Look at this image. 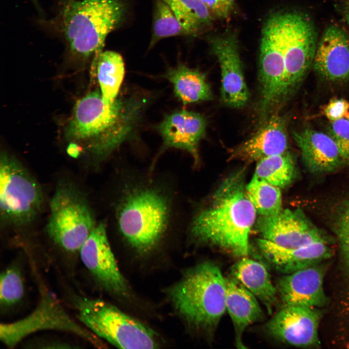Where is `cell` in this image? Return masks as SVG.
Segmentation results:
<instances>
[{
  "instance_id": "16",
  "label": "cell",
  "mask_w": 349,
  "mask_h": 349,
  "mask_svg": "<svg viewBox=\"0 0 349 349\" xmlns=\"http://www.w3.org/2000/svg\"><path fill=\"white\" fill-rule=\"evenodd\" d=\"M324 262L285 274L276 287L284 306H300L319 308L327 299L323 287L327 267Z\"/></svg>"
},
{
  "instance_id": "14",
  "label": "cell",
  "mask_w": 349,
  "mask_h": 349,
  "mask_svg": "<svg viewBox=\"0 0 349 349\" xmlns=\"http://www.w3.org/2000/svg\"><path fill=\"white\" fill-rule=\"evenodd\" d=\"M322 317L317 307L284 306L266 325L272 337L299 348H315L320 345L318 327Z\"/></svg>"
},
{
  "instance_id": "17",
  "label": "cell",
  "mask_w": 349,
  "mask_h": 349,
  "mask_svg": "<svg viewBox=\"0 0 349 349\" xmlns=\"http://www.w3.org/2000/svg\"><path fill=\"white\" fill-rule=\"evenodd\" d=\"M206 126L200 113L182 109L166 115L157 129L162 138L163 149L186 151L197 163L199 144L205 135Z\"/></svg>"
},
{
  "instance_id": "25",
  "label": "cell",
  "mask_w": 349,
  "mask_h": 349,
  "mask_svg": "<svg viewBox=\"0 0 349 349\" xmlns=\"http://www.w3.org/2000/svg\"><path fill=\"white\" fill-rule=\"evenodd\" d=\"M91 71L96 78L104 101L107 104L114 101L125 75V64L121 55L113 51H101L93 59Z\"/></svg>"
},
{
  "instance_id": "23",
  "label": "cell",
  "mask_w": 349,
  "mask_h": 349,
  "mask_svg": "<svg viewBox=\"0 0 349 349\" xmlns=\"http://www.w3.org/2000/svg\"><path fill=\"white\" fill-rule=\"evenodd\" d=\"M231 272L232 276L260 300L271 313L277 301L278 293L264 265L244 256L233 266Z\"/></svg>"
},
{
  "instance_id": "2",
  "label": "cell",
  "mask_w": 349,
  "mask_h": 349,
  "mask_svg": "<svg viewBox=\"0 0 349 349\" xmlns=\"http://www.w3.org/2000/svg\"><path fill=\"white\" fill-rule=\"evenodd\" d=\"M256 210L247 194L242 172L226 178L210 203L194 216L190 235L196 241L215 246L238 257L246 256Z\"/></svg>"
},
{
  "instance_id": "24",
  "label": "cell",
  "mask_w": 349,
  "mask_h": 349,
  "mask_svg": "<svg viewBox=\"0 0 349 349\" xmlns=\"http://www.w3.org/2000/svg\"><path fill=\"white\" fill-rule=\"evenodd\" d=\"M164 77L172 83L175 96L184 105L212 98L205 75L198 69L179 64L168 69Z\"/></svg>"
},
{
  "instance_id": "27",
  "label": "cell",
  "mask_w": 349,
  "mask_h": 349,
  "mask_svg": "<svg viewBox=\"0 0 349 349\" xmlns=\"http://www.w3.org/2000/svg\"><path fill=\"white\" fill-rule=\"evenodd\" d=\"M294 174L293 159L286 152L258 160L254 175L280 188L289 185Z\"/></svg>"
},
{
  "instance_id": "6",
  "label": "cell",
  "mask_w": 349,
  "mask_h": 349,
  "mask_svg": "<svg viewBox=\"0 0 349 349\" xmlns=\"http://www.w3.org/2000/svg\"><path fill=\"white\" fill-rule=\"evenodd\" d=\"M79 320L96 336L122 349H155V333L139 320L101 300L78 298Z\"/></svg>"
},
{
  "instance_id": "32",
  "label": "cell",
  "mask_w": 349,
  "mask_h": 349,
  "mask_svg": "<svg viewBox=\"0 0 349 349\" xmlns=\"http://www.w3.org/2000/svg\"><path fill=\"white\" fill-rule=\"evenodd\" d=\"M343 261L349 274V202L339 217L337 228Z\"/></svg>"
},
{
  "instance_id": "15",
  "label": "cell",
  "mask_w": 349,
  "mask_h": 349,
  "mask_svg": "<svg viewBox=\"0 0 349 349\" xmlns=\"http://www.w3.org/2000/svg\"><path fill=\"white\" fill-rule=\"evenodd\" d=\"M210 44L218 59L221 71V98L232 108L245 105L250 94L245 81L236 35L225 33L212 37Z\"/></svg>"
},
{
  "instance_id": "9",
  "label": "cell",
  "mask_w": 349,
  "mask_h": 349,
  "mask_svg": "<svg viewBox=\"0 0 349 349\" xmlns=\"http://www.w3.org/2000/svg\"><path fill=\"white\" fill-rule=\"evenodd\" d=\"M259 112L262 120L287 97L282 13L272 15L262 30L259 56Z\"/></svg>"
},
{
  "instance_id": "38",
  "label": "cell",
  "mask_w": 349,
  "mask_h": 349,
  "mask_svg": "<svg viewBox=\"0 0 349 349\" xmlns=\"http://www.w3.org/2000/svg\"></svg>"
},
{
  "instance_id": "36",
  "label": "cell",
  "mask_w": 349,
  "mask_h": 349,
  "mask_svg": "<svg viewBox=\"0 0 349 349\" xmlns=\"http://www.w3.org/2000/svg\"><path fill=\"white\" fill-rule=\"evenodd\" d=\"M346 16L347 22L349 25V6L348 7V8L347 10Z\"/></svg>"
},
{
  "instance_id": "10",
  "label": "cell",
  "mask_w": 349,
  "mask_h": 349,
  "mask_svg": "<svg viewBox=\"0 0 349 349\" xmlns=\"http://www.w3.org/2000/svg\"><path fill=\"white\" fill-rule=\"evenodd\" d=\"M42 293L37 306L31 314L16 321L0 324V339L5 345L14 347L30 334L48 330L69 332L93 345H100L97 336L71 317L51 295L44 290Z\"/></svg>"
},
{
  "instance_id": "19",
  "label": "cell",
  "mask_w": 349,
  "mask_h": 349,
  "mask_svg": "<svg viewBox=\"0 0 349 349\" xmlns=\"http://www.w3.org/2000/svg\"><path fill=\"white\" fill-rule=\"evenodd\" d=\"M313 64L326 79H349V37L341 28L332 25L326 29L317 44Z\"/></svg>"
},
{
  "instance_id": "11",
  "label": "cell",
  "mask_w": 349,
  "mask_h": 349,
  "mask_svg": "<svg viewBox=\"0 0 349 349\" xmlns=\"http://www.w3.org/2000/svg\"><path fill=\"white\" fill-rule=\"evenodd\" d=\"M284 57L287 95L302 80L313 63L317 46L316 30L302 14L283 13Z\"/></svg>"
},
{
  "instance_id": "28",
  "label": "cell",
  "mask_w": 349,
  "mask_h": 349,
  "mask_svg": "<svg viewBox=\"0 0 349 349\" xmlns=\"http://www.w3.org/2000/svg\"><path fill=\"white\" fill-rule=\"evenodd\" d=\"M246 191L256 211L261 216L275 215L282 210L279 188L254 175L246 187Z\"/></svg>"
},
{
  "instance_id": "4",
  "label": "cell",
  "mask_w": 349,
  "mask_h": 349,
  "mask_svg": "<svg viewBox=\"0 0 349 349\" xmlns=\"http://www.w3.org/2000/svg\"><path fill=\"white\" fill-rule=\"evenodd\" d=\"M125 11L123 0H64L57 16V29L71 54L86 60L102 50Z\"/></svg>"
},
{
  "instance_id": "5",
  "label": "cell",
  "mask_w": 349,
  "mask_h": 349,
  "mask_svg": "<svg viewBox=\"0 0 349 349\" xmlns=\"http://www.w3.org/2000/svg\"><path fill=\"white\" fill-rule=\"evenodd\" d=\"M167 293L183 319L205 332H214L226 311L225 277L211 262L190 269Z\"/></svg>"
},
{
  "instance_id": "35",
  "label": "cell",
  "mask_w": 349,
  "mask_h": 349,
  "mask_svg": "<svg viewBox=\"0 0 349 349\" xmlns=\"http://www.w3.org/2000/svg\"><path fill=\"white\" fill-rule=\"evenodd\" d=\"M79 147L75 143L70 144L67 149L69 154L73 157L77 156L79 154Z\"/></svg>"
},
{
  "instance_id": "31",
  "label": "cell",
  "mask_w": 349,
  "mask_h": 349,
  "mask_svg": "<svg viewBox=\"0 0 349 349\" xmlns=\"http://www.w3.org/2000/svg\"><path fill=\"white\" fill-rule=\"evenodd\" d=\"M329 132L338 147L343 162H349V121L342 118L332 122Z\"/></svg>"
},
{
  "instance_id": "8",
  "label": "cell",
  "mask_w": 349,
  "mask_h": 349,
  "mask_svg": "<svg viewBox=\"0 0 349 349\" xmlns=\"http://www.w3.org/2000/svg\"><path fill=\"white\" fill-rule=\"evenodd\" d=\"M44 201L39 183L15 157L3 152L0 158V211L4 223L16 227L32 222Z\"/></svg>"
},
{
  "instance_id": "7",
  "label": "cell",
  "mask_w": 349,
  "mask_h": 349,
  "mask_svg": "<svg viewBox=\"0 0 349 349\" xmlns=\"http://www.w3.org/2000/svg\"><path fill=\"white\" fill-rule=\"evenodd\" d=\"M49 207L48 236L64 250L79 251L96 225L84 195L74 185L62 183L57 187Z\"/></svg>"
},
{
  "instance_id": "18",
  "label": "cell",
  "mask_w": 349,
  "mask_h": 349,
  "mask_svg": "<svg viewBox=\"0 0 349 349\" xmlns=\"http://www.w3.org/2000/svg\"><path fill=\"white\" fill-rule=\"evenodd\" d=\"M257 244L264 259L274 269L284 274L324 262L333 254L326 242H317L296 249H286L261 238L257 239Z\"/></svg>"
},
{
  "instance_id": "3",
  "label": "cell",
  "mask_w": 349,
  "mask_h": 349,
  "mask_svg": "<svg viewBox=\"0 0 349 349\" xmlns=\"http://www.w3.org/2000/svg\"><path fill=\"white\" fill-rule=\"evenodd\" d=\"M122 190L115 207L117 228L135 251L147 254L158 245L168 230L171 201L151 183L128 184Z\"/></svg>"
},
{
  "instance_id": "20",
  "label": "cell",
  "mask_w": 349,
  "mask_h": 349,
  "mask_svg": "<svg viewBox=\"0 0 349 349\" xmlns=\"http://www.w3.org/2000/svg\"><path fill=\"white\" fill-rule=\"evenodd\" d=\"M288 138L286 121L274 114L251 138L230 151V159L247 162L286 152Z\"/></svg>"
},
{
  "instance_id": "12",
  "label": "cell",
  "mask_w": 349,
  "mask_h": 349,
  "mask_svg": "<svg viewBox=\"0 0 349 349\" xmlns=\"http://www.w3.org/2000/svg\"><path fill=\"white\" fill-rule=\"evenodd\" d=\"M79 252L82 263L101 287L119 296L128 295V286L119 269L104 222L96 224Z\"/></svg>"
},
{
  "instance_id": "21",
  "label": "cell",
  "mask_w": 349,
  "mask_h": 349,
  "mask_svg": "<svg viewBox=\"0 0 349 349\" xmlns=\"http://www.w3.org/2000/svg\"><path fill=\"white\" fill-rule=\"evenodd\" d=\"M293 137L301 150L303 161L310 171L331 172L343 162L336 143L329 135L305 128L293 132Z\"/></svg>"
},
{
  "instance_id": "13",
  "label": "cell",
  "mask_w": 349,
  "mask_h": 349,
  "mask_svg": "<svg viewBox=\"0 0 349 349\" xmlns=\"http://www.w3.org/2000/svg\"><path fill=\"white\" fill-rule=\"evenodd\" d=\"M256 225L262 238L284 249H296L317 242H328L324 234L300 209H282L275 215L261 216Z\"/></svg>"
},
{
  "instance_id": "34",
  "label": "cell",
  "mask_w": 349,
  "mask_h": 349,
  "mask_svg": "<svg viewBox=\"0 0 349 349\" xmlns=\"http://www.w3.org/2000/svg\"><path fill=\"white\" fill-rule=\"evenodd\" d=\"M349 109V103L342 98L331 100L324 108V113L332 122L339 120L347 116Z\"/></svg>"
},
{
  "instance_id": "22",
  "label": "cell",
  "mask_w": 349,
  "mask_h": 349,
  "mask_svg": "<svg viewBox=\"0 0 349 349\" xmlns=\"http://www.w3.org/2000/svg\"><path fill=\"white\" fill-rule=\"evenodd\" d=\"M226 310L232 319L235 333L236 345L245 348L242 336L250 325L261 320L263 312L256 297L234 277H225Z\"/></svg>"
},
{
  "instance_id": "33",
  "label": "cell",
  "mask_w": 349,
  "mask_h": 349,
  "mask_svg": "<svg viewBox=\"0 0 349 349\" xmlns=\"http://www.w3.org/2000/svg\"><path fill=\"white\" fill-rule=\"evenodd\" d=\"M214 19H225L234 8V0H201Z\"/></svg>"
},
{
  "instance_id": "29",
  "label": "cell",
  "mask_w": 349,
  "mask_h": 349,
  "mask_svg": "<svg viewBox=\"0 0 349 349\" xmlns=\"http://www.w3.org/2000/svg\"><path fill=\"white\" fill-rule=\"evenodd\" d=\"M180 35L189 34L169 5L161 0H157L149 48L163 39Z\"/></svg>"
},
{
  "instance_id": "37",
  "label": "cell",
  "mask_w": 349,
  "mask_h": 349,
  "mask_svg": "<svg viewBox=\"0 0 349 349\" xmlns=\"http://www.w3.org/2000/svg\"><path fill=\"white\" fill-rule=\"evenodd\" d=\"M347 117L348 118V120L349 121V112H348V113L347 115Z\"/></svg>"
},
{
  "instance_id": "26",
  "label": "cell",
  "mask_w": 349,
  "mask_h": 349,
  "mask_svg": "<svg viewBox=\"0 0 349 349\" xmlns=\"http://www.w3.org/2000/svg\"><path fill=\"white\" fill-rule=\"evenodd\" d=\"M161 0L171 8L189 35L206 31L214 19L201 0Z\"/></svg>"
},
{
  "instance_id": "1",
  "label": "cell",
  "mask_w": 349,
  "mask_h": 349,
  "mask_svg": "<svg viewBox=\"0 0 349 349\" xmlns=\"http://www.w3.org/2000/svg\"><path fill=\"white\" fill-rule=\"evenodd\" d=\"M149 102L147 95L134 93L119 95L107 104L100 90L90 92L75 104L66 136L85 143L101 161L132 138Z\"/></svg>"
},
{
  "instance_id": "30",
  "label": "cell",
  "mask_w": 349,
  "mask_h": 349,
  "mask_svg": "<svg viewBox=\"0 0 349 349\" xmlns=\"http://www.w3.org/2000/svg\"><path fill=\"white\" fill-rule=\"evenodd\" d=\"M24 292L22 276L16 266L6 268L0 274V303L1 308L6 309L18 302Z\"/></svg>"
}]
</instances>
